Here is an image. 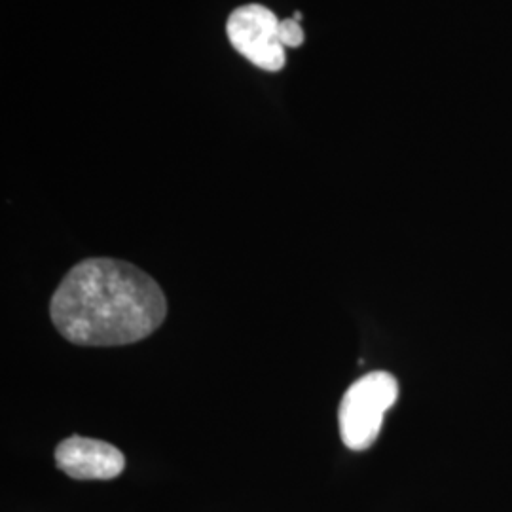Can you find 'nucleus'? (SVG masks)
I'll return each mask as SVG.
<instances>
[{
    "instance_id": "obj_1",
    "label": "nucleus",
    "mask_w": 512,
    "mask_h": 512,
    "mask_svg": "<svg viewBox=\"0 0 512 512\" xmlns=\"http://www.w3.org/2000/svg\"><path fill=\"white\" fill-rule=\"evenodd\" d=\"M160 285L137 266L114 258H88L63 277L50 304L59 334L76 346H128L164 323Z\"/></svg>"
},
{
    "instance_id": "obj_3",
    "label": "nucleus",
    "mask_w": 512,
    "mask_h": 512,
    "mask_svg": "<svg viewBox=\"0 0 512 512\" xmlns=\"http://www.w3.org/2000/svg\"><path fill=\"white\" fill-rule=\"evenodd\" d=\"M232 48L266 73H279L287 54L281 40V21L262 4H247L234 10L226 23Z\"/></svg>"
},
{
    "instance_id": "obj_2",
    "label": "nucleus",
    "mask_w": 512,
    "mask_h": 512,
    "mask_svg": "<svg viewBox=\"0 0 512 512\" xmlns=\"http://www.w3.org/2000/svg\"><path fill=\"white\" fill-rule=\"evenodd\" d=\"M397 399L399 382L384 370L370 372L349 385L338 410L340 437L349 450L361 452L376 442L385 414Z\"/></svg>"
},
{
    "instance_id": "obj_5",
    "label": "nucleus",
    "mask_w": 512,
    "mask_h": 512,
    "mask_svg": "<svg viewBox=\"0 0 512 512\" xmlns=\"http://www.w3.org/2000/svg\"><path fill=\"white\" fill-rule=\"evenodd\" d=\"M281 40L285 48H300L304 44V29L296 19L281 21Z\"/></svg>"
},
{
    "instance_id": "obj_4",
    "label": "nucleus",
    "mask_w": 512,
    "mask_h": 512,
    "mask_svg": "<svg viewBox=\"0 0 512 512\" xmlns=\"http://www.w3.org/2000/svg\"><path fill=\"white\" fill-rule=\"evenodd\" d=\"M55 465L76 480H110L124 471L126 458L105 440L74 435L55 448Z\"/></svg>"
}]
</instances>
